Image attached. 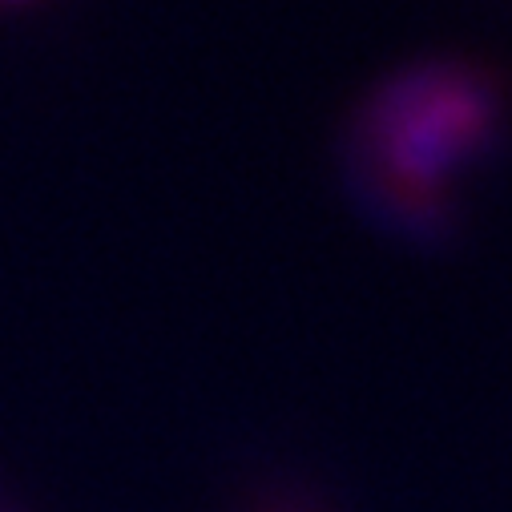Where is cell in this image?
I'll list each match as a JSON object with an SVG mask.
<instances>
[{"label": "cell", "instance_id": "1", "mask_svg": "<svg viewBox=\"0 0 512 512\" xmlns=\"http://www.w3.org/2000/svg\"><path fill=\"white\" fill-rule=\"evenodd\" d=\"M472 101L452 97V93H436L424 81H408L396 85V93L388 101H379L375 109V125L383 150H388L392 170L404 178H436L444 166H452L464 150L460 134L472 117L468 109Z\"/></svg>", "mask_w": 512, "mask_h": 512}, {"label": "cell", "instance_id": "2", "mask_svg": "<svg viewBox=\"0 0 512 512\" xmlns=\"http://www.w3.org/2000/svg\"><path fill=\"white\" fill-rule=\"evenodd\" d=\"M0 5H9V0H0Z\"/></svg>", "mask_w": 512, "mask_h": 512}]
</instances>
